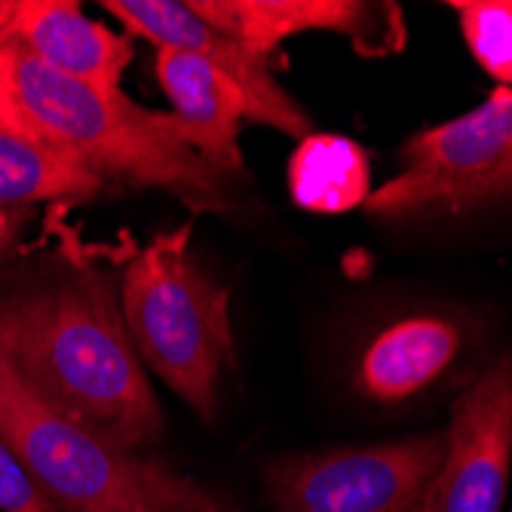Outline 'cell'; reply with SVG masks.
<instances>
[{
  "mask_svg": "<svg viewBox=\"0 0 512 512\" xmlns=\"http://www.w3.org/2000/svg\"><path fill=\"white\" fill-rule=\"evenodd\" d=\"M28 212L31 209H7V206H0V264H4L16 252V246H19V240L25 234V227H28Z\"/></svg>",
  "mask_w": 512,
  "mask_h": 512,
  "instance_id": "obj_18",
  "label": "cell"
},
{
  "mask_svg": "<svg viewBox=\"0 0 512 512\" xmlns=\"http://www.w3.org/2000/svg\"><path fill=\"white\" fill-rule=\"evenodd\" d=\"M467 50L500 86H512V0H454Z\"/></svg>",
  "mask_w": 512,
  "mask_h": 512,
  "instance_id": "obj_15",
  "label": "cell"
},
{
  "mask_svg": "<svg viewBox=\"0 0 512 512\" xmlns=\"http://www.w3.org/2000/svg\"><path fill=\"white\" fill-rule=\"evenodd\" d=\"M102 10L120 19L129 34L154 43L157 50H181L200 56L224 77L234 80L246 92L252 123L273 126L295 138L313 132V120L276 80L270 59L252 53L237 37L200 19L188 0H105Z\"/></svg>",
  "mask_w": 512,
  "mask_h": 512,
  "instance_id": "obj_8",
  "label": "cell"
},
{
  "mask_svg": "<svg viewBox=\"0 0 512 512\" xmlns=\"http://www.w3.org/2000/svg\"><path fill=\"white\" fill-rule=\"evenodd\" d=\"M0 43L96 89H120L123 71L132 62L126 34L89 19L80 4L68 0H13Z\"/></svg>",
  "mask_w": 512,
  "mask_h": 512,
  "instance_id": "obj_11",
  "label": "cell"
},
{
  "mask_svg": "<svg viewBox=\"0 0 512 512\" xmlns=\"http://www.w3.org/2000/svg\"><path fill=\"white\" fill-rule=\"evenodd\" d=\"M402 169L362 206L375 218L463 215L512 200V86L454 120L411 135Z\"/></svg>",
  "mask_w": 512,
  "mask_h": 512,
  "instance_id": "obj_5",
  "label": "cell"
},
{
  "mask_svg": "<svg viewBox=\"0 0 512 512\" xmlns=\"http://www.w3.org/2000/svg\"><path fill=\"white\" fill-rule=\"evenodd\" d=\"M0 359L43 405L120 451L163 433V411L102 273L71 270L0 295Z\"/></svg>",
  "mask_w": 512,
  "mask_h": 512,
  "instance_id": "obj_1",
  "label": "cell"
},
{
  "mask_svg": "<svg viewBox=\"0 0 512 512\" xmlns=\"http://www.w3.org/2000/svg\"><path fill=\"white\" fill-rule=\"evenodd\" d=\"M200 512H237V509H230V506H224V503H221L218 497H212V500H209V503H206V506H203Z\"/></svg>",
  "mask_w": 512,
  "mask_h": 512,
  "instance_id": "obj_19",
  "label": "cell"
},
{
  "mask_svg": "<svg viewBox=\"0 0 512 512\" xmlns=\"http://www.w3.org/2000/svg\"><path fill=\"white\" fill-rule=\"evenodd\" d=\"M120 313L145 371L212 421L221 378L234 365L230 292L191 258V224L135 252L120 279Z\"/></svg>",
  "mask_w": 512,
  "mask_h": 512,
  "instance_id": "obj_3",
  "label": "cell"
},
{
  "mask_svg": "<svg viewBox=\"0 0 512 512\" xmlns=\"http://www.w3.org/2000/svg\"><path fill=\"white\" fill-rule=\"evenodd\" d=\"M105 188L74 154L50 138L0 129V206L34 209L40 203L92 200Z\"/></svg>",
  "mask_w": 512,
  "mask_h": 512,
  "instance_id": "obj_13",
  "label": "cell"
},
{
  "mask_svg": "<svg viewBox=\"0 0 512 512\" xmlns=\"http://www.w3.org/2000/svg\"><path fill=\"white\" fill-rule=\"evenodd\" d=\"M512 467V356L485 365L451 408L433 512H500Z\"/></svg>",
  "mask_w": 512,
  "mask_h": 512,
  "instance_id": "obj_7",
  "label": "cell"
},
{
  "mask_svg": "<svg viewBox=\"0 0 512 512\" xmlns=\"http://www.w3.org/2000/svg\"><path fill=\"white\" fill-rule=\"evenodd\" d=\"M209 25L246 43L252 53L270 59L279 43L329 31L347 37L353 50L368 59L393 56L405 46V19L396 4L365 0H188Z\"/></svg>",
  "mask_w": 512,
  "mask_h": 512,
  "instance_id": "obj_9",
  "label": "cell"
},
{
  "mask_svg": "<svg viewBox=\"0 0 512 512\" xmlns=\"http://www.w3.org/2000/svg\"><path fill=\"white\" fill-rule=\"evenodd\" d=\"M154 71L184 142L215 172L227 178L243 175L246 160L240 148V123L249 120L246 92L206 59L181 50H157Z\"/></svg>",
  "mask_w": 512,
  "mask_h": 512,
  "instance_id": "obj_12",
  "label": "cell"
},
{
  "mask_svg": "<svg viewBox=\"0 0 512 512\" xmlns=\"http://www.w3.org/2000/svg\"><path fill=\"white\" fill-rule=\"evenodd\" d=\"M0 439L53 512H200L215 494L43 405L0 359Z\"/></svg>",
  "mask_w": 512,
  "mask_h": 512,
  "instance_id": "obj_4",
  "label": "cell"
},
{
  "mask_svg": "<svg viewBox=\"0 0 512 512\" xmlns=\"http://www.w3.org/2000/svg\"><path fill=\"white\" fill-rule=\"evenodd\" d=\"M0 512H53L4 439H0Z\"/></svg>",
  "mask_w": 512,
  "mask_h": 512,
  "instance_id": "obj_16",
  "label": "cell"
},
{
  "mask_svg": "<svg viewBox=\"0 0 512 512\" xmlns=\"http://www.w3.org/2000/svg\"><path fill=\"white\" fill-rule=\"evenodd\" d=\"M7 56L16 99L34 129L74 154L102 181H126L203 206H227L230 178L215 172L169 111L135 105L123 89H96L62 77L13 46Z\"/></svg>",
  "mask_w": 512,
  "mask_h": 512,
  "instance_id": "obj_2",
  "label": "cell"
},
{
  "mask_svg": "<svg viewBox=\"0 0 512 512\" xmlns=\"http://www.w3.org/2000/svg\"><path fill=\"white\" fill-rule=\"evenodd\" d=\"M371 160L362 145L335 132L304 135L289 160V197L304 212L344 215L371 197Z\"/></svg>",
  "mask_w": 512,
  "mask_h": 512,
  "instance_id": "obj_14",
  "label": "cell"
},
{
  "mask_svg": "<svg viewBox=\"0 0 512 512\" xmlns=\"http://www.w3.org/2000/svg\"><path fill=\"white\" fill-rule=\"evenodd\" d=\"M470 353L467 322L445 310H408L387 319L359 347L353 387L375 405L414 402L457 375Z\"/></svg>",
  "mask_w": 512,
  "mask_h": 512,
  "instance_id": "obj_10",
  "label": "cell"
},
{
  "mask_svg": "<svg viewBox=\"0 0 512 512\" xmlns=\"http://www.w3.org/2000/svg\"><path fill=\"white\" fill-rule=\"evenodd\" d=\"M10 10H13V0H0V31H4V25L10 19ZM0 129L22 132V135H40L34 129V123L28 120V114L22 111L19 99H16V89H13V80H10V68H7L4 50H0Z\"/></svg>",
  "mask_w": 512,
  "mask_h": 512,
  "instance_id": "obj_17",
  "label": "cell"
},
{
  "mask_svg": "<svg viewBox=\"0 0 512 512\" xmlns=\"http://www.w3.org/2000/svg\"><path fill=\"white\" fill-rule=\"evenodd\" d=\"M445 430L270 460L276 512H433Z\"/></svg>",
  "mask_w": 512,
  "mask_h": 512,
  "instance_id": "obj_6",
  "label": "cell"
}]
</instances>
